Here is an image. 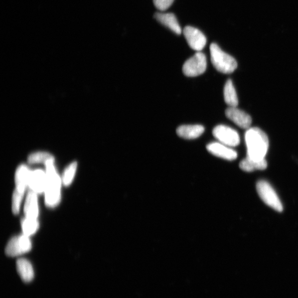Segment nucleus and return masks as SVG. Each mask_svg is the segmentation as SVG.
Wrapping results in <instances>:
<instances>
[{"label":"nucleus","mask_w":298,"mask_h":298,"mask_svg":"<svg viewBox=\"0 0 298 298\" xmlns=\"http://www.w3.org/2000/svg\"><path fill=\"white\" fill-rule=\"evenodd\" d=\"M245 142L248 156L255 160L265 158L269 147V141L264 132L259 128H249L245 134Z\"/></svg>","instance_id":"nucleus-1"},{"label":"nucleus","mask_w":298,"mask_h":298,"mask_svg":"<svg viewBox=\"0 0 298 298\" xmlns=\"http://www.w3.org/2000/svg\"><path fill=\"white\" fill-rule=\"evenodd\" d=\"M45 165L47 174V184L44 192L45 202L48 207L54 208L60 202L62 179L56 172L54 160L48 161Z\"/></svg>","instance_id":"nucleus-2"},{"label":"nucleus","mask_w":298,"mask_h":298,"mask_svg":"<svg viewBox=\"0 0 298 298\" xmlns=\"http://www.w3.org/2000/svg\"><path fill=\"white\" fill-rule=\"evenodd\" d=\"M210 52L212 63L216 70L220 73L231 74L237 68V61L233 56L224 52L218 44H211Z\"/></svg>","instance_id":"nucleus-3"},{"label":"nucleus","mask_w":298,"mask_h":298,"mask_svg":"<svg viewBox=\"0 0 298 298\" xmlns=\"http://www.w3.org/2000/svg\"><path fill=\"white\" fill-rule=\"evenodd\" d=\"M207 66L206 56L204 53L198 51L184 63L182 71L185 76L196 77L203 74L206 70Z\"/></svg>","instance_id":"nucleus-4"},{"label":"nucleus","mask_w":298,"mask_h":298,"mask_svg":"<svg viewBox=\"0 0 298 298\" xmlns=\"http://www.w3.org/2000/svg\"><path fill=\"white\" fill-rule=\"evenodd\" d=\"M257 191L265 203L277 212L282 211L283 206L281 200L268 182L265 181L259 182L257 184Z\"/></svg>","instance_id":"nucleus-5"},{"label":"nucleus","mask_w":298,"mask_h":298,"mask_svg":"<svg viewBox=\"0 0 298 298\" xmlns=\"http://www.w3.org/2000/svg\"><path fill=\"white\" fill-rule=\"evenodd\" d=\"M31 249V241L29 236L23 234L9 241L5 253L8 256L16 257L28 253Z\"/></svg>","instance_id":"nucleus-6"},{"label":"nucleus","mask_w":298,"mask_h":298,"mask_svg":"<svg viewBox=\"0 0 298 298\" xmlns=\"http://www.w3.org/2000/svg\"><path fill=\"white\" fill-rule=\"evenodd\" d=\"M213 135L219 143L229 147L238 146L240 142L238 132L227 126L215 127L213 130Z\"/></svg>","instance_id":"nucleus-7"},{"label":"nucleus","mask_w":298,"mask_h":298,"mask_svg":"<svg viewBox=\"0 0 298 298\" xmlns=\"http://www.w3.org/2000/svg\"><path fill=\"white\" fill-rule=\"evenodd\" d=\"M183 34L189 47L194 50L200 51L206 45V37L197 28L187 26L183 29Z\"/></svg>","instance_id":"nucleus-8"},{"label":"nucleus","mask_w":298,"mask_h":298,"mask_svg":"<svg viewBox=\"0 0 298 298\" xmlns=\"http://www.w3.org/2000/svg\"><path fill=\"white\" fill-rule=\"evenodd\" d=\"M225 115L242 129H249L251 125L252 118L250 115L236 107H229L225 111Z\"/></svg>","instance_id":"nucleus-9"},{"label":"nucleus","mask_w":298,"mask_h":298,"mask_svg":"<svg viewBox=\"0 0 298 298\" xmlns=\"http://www.w3.org/2000/svg\"><path fill=\"white\" fill-rule=\"evenodd\" d=\"M47 184V174L42 169H36L30 172L28 187L38 194L44 193Z\"/></svg>","instance_id":"nucleus-10"},{"label":"nucleus","mask_w":298,"mask_h":298,"mask_svg":"<svg viewBox=\"0 0 298 298\" xmlns=\"http://www.w3.org/2000/svg\"><path fill=\"white\" fill-rule=\"evenodd\" d=\"M207 149L212 155L225 160L232 161L238 157L237 152L233 149L219 142L209 144L207 146Z\"/></svg>","instance_id":"nucleus-11"},{"label":"nucleus","mask_w":298,"mask_h":298,"mask_svg":"<svg viewBox=\"0 0 298 298\" xmlns=\"http://www.w3.org/2000/svg\"><path fill=\"white\" fill-rule=\"evenodd\" d=\"M25 217L37 219L39 215V207L37 194L30 191L28 193L24 207Z\"/></svg>","instance_id":"nucleus-12"},{"label":"nucleus","mask_w":298,"mask_h":298,"mask_svg":"<svg viewBox=\"0 0 298 298\" xmlns=\"http://www.w3.org/2000/svg\"><path fill=\"white\" fill-rule=\"evenodd\" d=\"M31 171L25 165H20L15 173V189L21 192L25 193V189L28 187V181Z\"/></svg>","instance_id":"nucleus-13"},{"label":"nucleus","mask_w":298,"mask_h":298,"mask_svg":"<svg viewBox=\"0 0 298 298\" xmlns=\"http://www.w3.org/2000/svg\"><path fill=\"white\" fill-rule=\"evenodd\" d=\"M155 19L158 22H160L172 31L177 34H180L182 30L179 25L177 18L173 13H156L155 14Z\"/></svg>","instance_id":"nucleus-14"},{"label":"nucleus","mask_w":298,"mask_h":298,"mask_svg":"<svg viewBox=\"0 0 298 298\" xmlns=\"http://www.w3.org/2000/svg\"><path fill=\"white\" fill-rule=\"evenodd\" d=\"M205 128L201 125H183L176 131L177 135L185 140H194L203 135Z\"/></svg>","instance_id":"nucleus-15"},{"label":"nucleus","mask_w":298,"mask_h":298,"mask_svg":"<svg viewBox=\"0 0 298 298\" xmlns=\"http://www.w3.org/2000/svg\"><path fill=\"white\" fill-rule=\"evenodd\" d=\"M16 267L18 273L22 280L28 283L34 278L33 267L30 262L25 259H19L17 261Z\"/></svg>","instance_id":"nucleus-16"},{"label":"nucleus","mask_w":298,"mask_h":298,"mask_svg":"<svg viewBox=\"0 0 298 298\" xmlns=\"http://www.w3.org/2000/svg\"><path fill=\"white\" fill-rule=\"evenodd\" d=\"M267 167V162L265 158L263 160H255L249 156L241 161L240 167L245 172H252L255 170H263Z\"/></svg>","instance_id":"nucleus-17"},{"label":"nucleus","mask_w":298,"mask_h":298,"mask_svg":"<svg viewBox=\"0 0 298 298\" xmlns=\"http://www.w3.org/2000/svg\"><path fill=\"white\" fill-rule=\"evenodd\" d=\"M224 100L229 107H237L238 98L233 82L229 79L226 83L224 89Z\"/></svg>","instance_id":"nucleus-18"},{"label":"nucleus","mask_w":298,"mask_h":298,"mask_svg":"<svg viewBox=\"0 0 298 298\" xmlns=\"http://www.w3.org/2000/svg\"><path fill=\"white\" fill-rule=\"evenodd\" d=\"M39 227V223L37 219L25 217L22 220L23 234L29 237L37 232Z\"/></svg>","instance_id":"nucleus-19"},{"label":"nucleus","mask_w":298,"mask_h":298,"mask_svg":"<svg viewBox=\"0 0 298 298\" xmlns=\"http://www.w3.org/2000/svg\"><path fill=\"white\" fill-rule=\"evenodd\" d=\"M77 167H78V163L76 162H74L70 163L65 168L62 177H61L63 184L64 186H69L72 182H73L77 170Z\"/></svg>","instance_id":"nucleus-20"},{"label":"nucleus","mask_w":298,"mask_h":298,"mask_svg":"<svg viewBox=\"0 0 298 298\" xmlns=\"http://www.w3.org/2000/svg\"><path fill=\"white\" fill-rule=\"evenodd\" d=\"M54 160V157L48 152H37L30 154L28 157L29 163H45L49 160Z\"/></svg>","instance_id":"nucleus-21"},{"label":"nucleus","mask_w":298,"mask_h":298,"mask_svg":"<svg viewBox=\"0 0 298 298\" xmlns=\"http://www.w3.org/2000/svg\"><path fill=\"white\" fill-rule=\"evenodd\" d=\"M24 193L19 192L16 189H14L12 203V209L13 213L18 214L19 212L20 205H21L22 199Z\"/></svg>","instance_id":"nucleus-22"},{"label":"nucleus","mask_w":298,"mask_h":298,"mask_svg":"<svg viewBox=\"0 0 298 298\" xmlns=\"http://www.w3.org/2000/svg\"><path fill=\"white\" fill-rule=\"evenodd\" d=\"M174 0H153L155 6L161 11H165L173 3Z\"/></svg>","instance_id":"nucleus-23"}]
</instances>
